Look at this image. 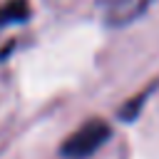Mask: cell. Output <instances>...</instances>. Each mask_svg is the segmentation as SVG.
<instances>
[{
  "label": "cell",
  "mask_w": 159,
  "mask_h": 159,
  "mask_svg": "<svg viewBox=\"0 0 159 159\" xmlns=\"http://www.w3.org/2000/svg\"><path fill=\"white\" fill-rule=\"evenodd\" d=\"M109 139V127L99 119H92L87 124H82L75 134H70L62 144V154L67 159H84L89 154H94L104 142Z\"/></svg>",
  "instance_id": "1"
},
{
  "label": "cell",
  "mask_w": 159,
  "mask_h": 159,
  "mask_svg": "<svg viewBox=\"0 0 159 159\" xmlns=\"http://www.w3.org/2000/svg\"><path fill=\"white\" fill-rule=\"evenodd\" d=\"M30 15V5L27 0H7L5 5H0V25L7 22H22Z\"/></svg>",
  "instance_id": "2"
}]
</instances>
